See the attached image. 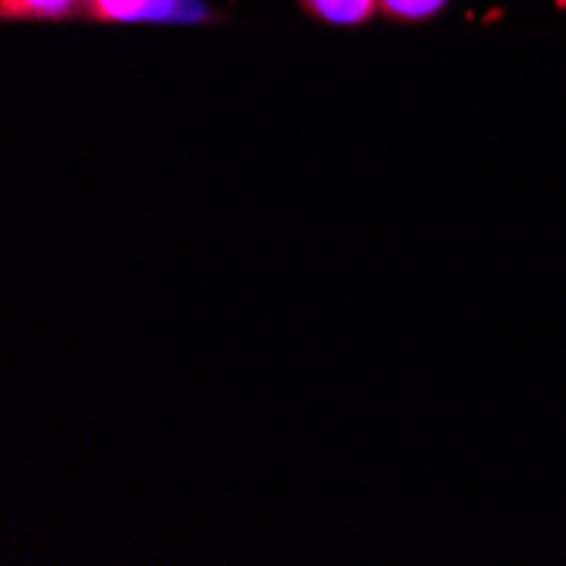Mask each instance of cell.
Returning <instances> with one entry per match:
<instances>
[{
  "label": "cell",
  "mask_w": 566,
  "mask_h": 566,
  "mask_svg": "<svg viewBox=\"0 0 566 566\" xmlns=\"http://www.w3.org/2000/svg\"><path fill=\"white\" fill-rule=\"evenodd\" d=\"M85 14L95 21H193L203 8L197 0H88Z\"/></svg>",
  "instance_id": "6da1fadb"
},
{
  "label": "cell",
  "mask_w": 566,
  "mask_h": 566,
  "mask_svg": "<svg viewBox=\"0 0 566 566\" xmlns=\"http://www.w3.org/2000/svg\"><path fill=\"white\" fill-rule=\"evenodd\" d=\"M298 4L316 21L339 24V28L364 24L380 11V0H298Z\"/></svg>",
  "instance_id": "7a4b0ae2"
},
{
  "label": "cell",
  "mask_w": 566,
  "mask_h": 566,
  "mask_svg": "<svg viewBox=\"0 0 566 566\" xmlns=\"http://www.w3.org/2000/svg\"><path fill=\"white\" fill-rule=\"evenodd\" d=\"M88 0H0V14L8 21H62L85 14Z\"/></svg>",
  "instance_id": "3957f363"
},
{
  "label": "cell",
  "mask_w": 566,
  "mask_h": 566,
  "mask_svg": "<svg viewBox=\"0 0 566 566\" xmlns=\"http://www.w3.org/2000/svg\"><path fill=\"white\" fill-rule=\"evenodd\" d=\"M448 8V0H380V11L394 21H428Z\"/></svg>",
  "instance_id": "277c9868"
}]
</instances>
